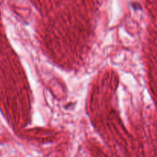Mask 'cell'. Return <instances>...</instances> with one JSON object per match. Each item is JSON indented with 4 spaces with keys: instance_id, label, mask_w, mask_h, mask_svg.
I'll return each instance as SVG.
<instances>
[]
</instances>
